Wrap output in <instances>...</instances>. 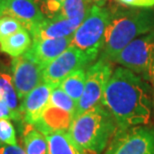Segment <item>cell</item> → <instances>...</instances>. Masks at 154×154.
<instances>
[{
	"label": "cell",
	"instance_id": "e0dca14e",
	"mask_svg": "<svg viewBox=\"0 0 154 154\" xmlns=\"http://www.w3.org/2000/svg\"><path fill=\"white\" fill-rule=\"evenodd\" d=\"M23 144L26 154H48L45 135L32 124H27L24 129Z\"/></svg>",
	"mask_w": 154,
	"mask_h": 154
},
{
	"label": "cell",
	"instance_id": "44dd1931",
	"mask_svg": "<svg viewBox=\"0 0 154 154\" xmlns=\"http://www.w3.org/2000/svg\"><path fill=\"white\" fill-rule=\"evenodd\" d=\"M49 104L69 112L70 114L73 115V118H74V114L76 111V103L59 87V86L55 87L53 90H52Z\"/></svg>",
	"mask_w": 154,
	"mask_h": 154
},
{
	"label": "cell",
	"instance_id": "2e32d148",
	"mask_svg": "<svg viewBox=\"0 0 154 154\" xmlns=\"http://www.w3.org/2000/svg\"><path fill=\"white\" fill-rule=\"evenodd\" d=\"M0 97L5 101V103L13 113L15 121H19L20 119H22L19 97L15 89L12 77L8 73H0Z\"/></svg>",
	"mask_w": 154,
	"mask_h": 154
},
{
	"label": "cell",
	"instance_id": "8992f818",
	"mask_svg": "<svg viewBox=\"0 0 154 154\" xmlns=\"http://www.w3.org/2000/svg\"><path fill=\"white\" fill-rule=\"evenodd\" d=\"M112 67L106 58H100L86 70V80L82 96L76 105L74 118L101 102L104 90L112 75ZM73 118V119H74Z\"/></svg>",
	"mask_w": 154,
	"mask_h": 154
},
{
	"label": "cell",
	"instance_id": "7a4b0ae2",
	"mask_svg": "<svg viewBox=\"0 0 154 154\" xmlns=\"http://www.w3.org/2000/svg\"><path fill=\"white\" fill-rule=\"evenodd\" d=\"M117 129L115 119L100 103L75 117L68 134L80 154H101Z\"/></svg>",
	"mask_w": 154,
	"mask_h": 154
},
{
	"label": "cell",
	"instance_id": "30bf717a",
	"mask_svg": "<svg viewBox=\"0 0 154 154\" xmlns=\"http://www.w3.org/2000/svg\"><path fill=\"white\" fill-rule=\"evenodd\" d=\"M1 16H10L19 21L30 35L46 18L35 0H2Z\"/></svg>",
	"mask_w": 154,
	"mask_h": 154
},
{
	"label": "cell",
	"instance_id": "d4e9b609",
	"mask_svg": "<svg viewBox=\"0 0 154 154\" xmlns=\"http://www.w3.org/2000/svg\"><path fill=\"white\" fill-rule=\"evenodd\" d=\"M123 5L133 8H152L154 7V0H117Z\"/></svg>",
	"mask_w": 154,
	"mask_h": 154
},
{
	"label": "cell",
	"instance_id": "484cf974",
	"mask_svg": "<svg viewBox=\"0 0 154 154\" xmlns=\"http://www.w3.org/2000/svg\"><path fill=\"white\" fill-rule=\"evenodd\" d=\"M0 154H26L22 147L17 145H5L0 144Z\"/></svg>",
	"mask_w": 154,
	"mask_h": 154
},
{
	"label": "cell",
	"instance_id": "3957f363",
	"mask_svg": "<svg viewBox=\"0 0 154 154\" xmlns=\"http://www.w3.org/2000/svg\"><path fill=\"white\" fill-rule=\"evenodd\" d=\"M154 30L152 8H117L111 11L103 44V57L113 61L131 41Z\"/></svg>",
	"mask_w": 154,
	"mask_h": 154
},
{
	"label": "cell",
	"instance_id": "d6986e66",
	"mask_svg": "<svg viewBox=\"0 0 154 154\" xmlns=\"http://www.w3.org/2000/svg\"><path fill=\"white\" fill-rule=\"evenodd\" d=\"M85 80L86 69L81 68L65 77L59 84V87L74 101L77 105L79 99L82 96L83 90H84Z\"/></svg>",
	"mask_w": 154,
	"mask_h": 154
},
{
	"label": "cell",
	"instance_id": "7402d4cb",
	"mask_svg": "<svg viewBox=\"0 0 154 154\" xmlns=\"http://www.w3.org/2000/svg\"><path fill=\"white\" fill-rule=\"evenodd\" d=\"M0 144L17 145L14 126L8 119H0Z\"/></svg>",
	"mask_w": 154,
	"mask_h": 154
},
{
	"label": "cell",
	"instance_id": "9a60e30c",
	"mask_svg": "<svg viewBox=\"0 0 154 154\" xmlns=\"http://www.w3.org/2000/svg\"><path fill=\"white\" fill-rule=\"evenodd\" d=\"M32 45V38L25 28L0 41V51L8 54L12 58L20 56L29 50Z\"/></svg>",
	"mask_w": 154,
	"mask_h": 154
},
{
	"label": "cell",
	"instance_id": "6da1fadb",
	"mask_svg": "<svg viewBox=\"0 0 154 154\" xmlns=\"http://www.w3.org/2000/svg\"><path fill=\"white\" fill-rule=\"evenodd\" d=\"M100 103L113 116L119 130L144 126L151 117V98L145 84L124 67L112 72Z\"/></svg>",
	"mask_w": 154,
	"mask_h": 154
},
{
	"label": "cell",
	"instance_id": "4fadbf2b",
	"mask_svg": "<svg viewBox=\"0 0 154 154\" xmlns=\"http://www.w3.org/2000/svg\"><path fill=\"white\" fill-rule=\"evenodd\" d=\"M71 37L32 41V45L27 53L44 69L51 61H53L69 47Z\"/></svg>",
	"mask_w": 154,
	"mask_h": 154
},
{
	"label": "cell",
	"instance_id": "ffe728a7",
	"mask_svg": "<svg viewBox=\"0 0 154 154\" xmlns=\"http://www.w3.org/2000/svg\"><path fill=\"white\" fill-rule=\"evenodd\" d=\"M93 5L90 0H65L56 17L82 21Z\"/></svg>",
	"mask_w": 154,
	"mask_h": 154
},
{
	"label": "cell",
	"instance_id": "4316f807",
	"mask_svg": "<svg viewBox=\"0 0 154 154\" xmlns=\"http://www.w3.org/2000/svg\"><path fill=\"white\" fill-rule=\"evenodd\" d=\"M0 119L14 120L13 113L1 97H0Z\"/></svg>",
	"mask_w": 154,
	"mask_h": 154
},
{
	"label": "cell",
	"instance_id": "83f0119b",
	"mask_svg": "<svg viewBox=\"0 0 154 154\" xmlns=\"http://www.w3.org/2000/svg\"><path fill=\"white\" fill-rule=\"evenodd\" d=\"M149 79L151 80L152 85H153V87H154V61H153L151 69H150V72H149Z\"/></svg>",
	"mask_w": 154,
	"mask_h": 154
},
{
	"label": "cell",
	"instance_id": "f1b7e54d",
	"mask_svg": "<svg viewBox=\"0 0 154 154\" xmlns=\"http://www.w3.org/2000/svg\"><path fill=\"white\" fill-rule=\"evenodd\" d=\"M90 1L93 3L94 5H98V6H103L105 4L106 0H90Z\"/></svg>",
	"mask_w": 154,
	"mask_h": 154
},
{
	"label": "cell",
	"instance_id": "603a6c76",
	"mask_svg": "<svg viewBox=\"0 0 154 154\" xmlns=\"http://www.w3.org/2000/svg\"><path fill=\"white\" fill-rule=\"evenodd\" d=\"M21 28L24 27L21 25L19 21L10 16H1L0 17V41L19 31Z\"/></svg>",
	"mask_w": 154,
	"mask_h": 154
},
{
	"label": "cell",
	"instance_id": "277c9868",
	"mask_svg": "<svg viewBox=\"0 0 154 154\" xmlns=\"http://www.w3.org/2000/svg\"><path fill=\"white\" fill-rule=\"evenodd\" d=\"M110 18L111 10L93 4L72 35L70 46L97 58L100 49L103 48L104 37Z\"/></svg>",
	"mask_w": 154,
	"mask_h": 154
},
{
	"label": "cell",
	"instance_id": "52a82bcc",
	"mask_svg": "<svg viewBox=\"0 0 154 154\" xmlns=\"http://www.w3.org/2000/svg\"><path fill=\"white\" fill-rule=\"evenodd\" d=\"M104 154H154V128L144 125L119 130Z\"/></svg>",
	"mask_w": 154,
	"mask_h": 154
},
{
	"label": "cell",
	"instance_id": "f546056e",
	"mask_svg": "<svg viewBox=\"0 0 154 154\" xmlns=\"http://www.w3.org/2000/svg\"><path fill=\"white\" fill-rule=\"evenodd\" d=\"M1 1H2V0H0V4H1Z\"/></svg>",
	"mask_w": 154,
	"mask_h": 154
},
{
	"label": "cell",
	"instance_id": "5b68a950",
	"mask_svg": "<svg viewBox=\"0 0 154 154\" xmlns=\"http://www.w3.org/2000/svg\"><path fill=\"white\" fill-rule=\"evenodd\" d=\"M113 61L137 75L142 74L149 79V72L154 61V30L131 41Z\"/></svg>",
	"mask_w": 154,
	"mask_h": 154
},
{
	"label": "cell",
	"instance_id": "7c38bea8",
	"mask_svg": "<svg viewBox=\"0 0 154 154\" xmlns=\"http://www.w3.org/2000/svg\"><path fill=\"white\" fill-rule=\"evenodd\" d=\"M81 24V21L61 17L45 18L31 33L32 41L42 39H58L71 37Z\"/></svg>",
	"mask_w": 154,
	"mask_h": 154
},
{
	"label": "cell",
	"instance_id": "ac0fdd59",
	"mask_svg": "<svg viewBox=\"0 0 154 154\" xmlns=\"http://www.w3.org/2000/svg\"><path fill=\"white\" fill-rule=\"evenodd\" d=\"M44 135L48 143V154H80L68 132L56 131Z\"/></svg>",
	"mask_w": 154,
	"mask_h": 154
},
{
	"label": "cell",
	"instance_id": "ba28073f",
	"mask_svg": "<svg viewBox=\"0 0 154 154\" xmlns=\"http://www.w3.org/2000/svg\"><path fill=\"white\" fill-rule=\"evenodd\" d=\"M96 59L93 56L69 46L63 53L51 61L43 69V82L58 87L61 81L72 72L85 68L86 65Z\"/></svg>",
	"mask_w": 154,
	"mask_h": 154
},
{
	"label": "cell",
	"instance_id": "cb8c5ba5",
	"mask_svg": "<svg viewBox=\"0 0 154 154\" xmlns=\"http://www.w3.org/2000/svg\"><path fill=\"white\" fill-rule=\"evenodd\" d=\"M46 18H54L59 13L65 0H35Z\"/></svg>",
	"mask_w": 154,
	"mask_h": 154
},
{
	"label": "cell",
	"instance_id": "8fae6325",
	"mask_svg": "<svg viewBox=\"0 0 154 154\" xmlns=\"http://www.w3.org/2000/svg\"><path fill=\"white\" fill-rule=\"evenodd\" d=\"M54 87L42 82L37 87L30 91L21 101L20 112L27 124L34 125L41 117L43 111L49 105L50 96Z\"/></svg>",
	"mask_w": 154,
	"mask_h": 154
},
{
	"label": "cell",
	"instance_id": "5bb4252c",
	"mask_svg": "<svg viewBox=\"0 0 154 154\" xmlns=\"http://www.w3.org/2000/svg\"><path fill=\"white\" fill-rule=\"evenodd\" d=\"M72 121V114H70L65 110L49 104L34 126L43 134L56 131L68 132Z\"/></svg>",
	"mask_w": 154,
	"mask_h": 154
},
{
	"label": "cell",
	"instance_id": "9c48e42d",
	"mask_svg": "<svg viewBox=\"0 0 154 154\" xmlns=\"http://www.w3.org/2000/svg\"><path fill=\"white\" fill-rule=\"evenodd\" d=\"M11 70L12 80L21 101L43 82V68L27 52L12 59Z\"/></svg>",
	"mask_w": 154,
	"mask_h": 154
}]
</instances>
